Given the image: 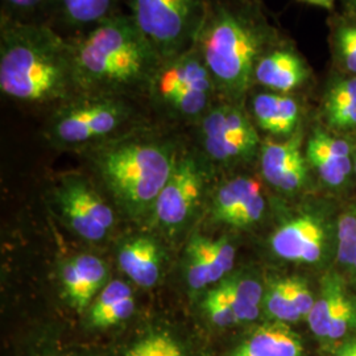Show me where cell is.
I'll list each match as a JSON object with an SVG mask.
<instances>
[{"instance_id":"1f68e13d","label":"cell","mask_w":356,"mask_h":356,"mask_svg":"<svg viewBox=\"0 0 356 356\" xmlns=\"http://www.w3.org/2000/svg\"><path fill=\"white\" fill-rule=\"evenodd\" d=\"M135 312V300L134 296H129L127 298L122 300L116 305L106 310L101 316L91 319L92 326L95 327H110L115 326L123 321L129 318Z\"/></svg>"},{"instance_id":"d590c367","label":"cell","mask_w":356,"mask_h":356,"mask_svg":"<svg viewBox=\"0 0 356 356\" xmlns=\"http://www.w3.org/2000/svg\"><path fill=\"white\" fill-rule=\"evenodd\" d=\"M338 51L346 69L356 74V26H344L341 29Z\"/></svg>"},{"instance_id":"d4e9b609","label":"cell","mask_w":356,"mask_h":356,"mask_svg":"<svg viewBox=\"0 0 356 356\" xmlns=\"http://www.w3.org/2000/svg\"><path fill=\"white\" fill-rule=\"evenodd\" d=\"M53 0H0V17L20 23H51Z\"/></svg>"},{"instance_id":"8fae6325","label":"cell","mask_w":356,"mask_h":356,"mask_svg":"<svg viewBox=\"0 0 356 356\" xmlns=\"http://www.w3.org/2000/svg\"><path fill=\"white\" fill-rule=\"evenodd\" d=\"M270 244L275 254L285 260L316 263L323 254L326 234L317 219L301 216L277 229Z\"/></svg>"},{"instance_id":"f546056e","label":"cell","mask_w":356,"mask_h":356,"mask_svg":"<svg viewBox=\"0 0 356 356\" xmlns=\"http://www.w3.org/2000/svg\"><path fill=\"white\" fill-rule=\"evenodd\" d=\"M204 307L211 322L219 327H227L231 325L239 323V319L236 317L232 306L229 305V301L226 300L219 286L207 294Z\"/></svg>"},{"instance_id":"5bb4252c","label":"cell","mask_w":356,"mask_h":356,"mask_svg":"<svg viewBox=\"0 0 356 356\" xmlns=\"http://www.w3.org/2000/svg\"><path fill=\"white\" fill-rule=\"evenodd\" d=\"M254 78V83L269 91L289 94L304 85L307 69L296 51L276 48L269 49L259 60Z\"/></svg>"},{"instance_id":"44dd1931","label":"cell","mask_w":356,"mask_h":356,"mask_svg":"<svg viewBox=\"0 0 356 356\" xmlns=\"http://www.w3.org/2000/svg\"><path fill=\"white\" fill-rule=\"evenodd\" d=\"M260 191V184L254 178L238 177L225 184L214 204V216L229 225L231 218L252 195Z\"/></svg>"},{"instance_id":"30bf717a","label":"cell","mask_w":356,"mask_h":356,"mask_svg":"<svg viewBox=\"0 0 356 356\" xmlns=\"http://www.w3.org/2000/svg\"><path fill=\"white\" fill-rule=\"evenodd\" d=\"M126 11V0H53L49 26L67 38Z\"/></svg>"},{"instance_id":"277c9868","label":"cell","mask_w":356,"mask_h":356,"mask_svg":"<svg viewBox=\"0 0 356 356\" xmlns=\"http://www.w3.org/2000/svg\"><path fill=\"white\" fill-rule=\"evenodd\" d=\"M95 160L116 195L138 209L157 200L177 163L168 143L141 139L107 144Z\"/></svg>"},{"instance_id":"2e32d148","label":"cell","mask_w":356,"mask_h":356,"mask_svg":"<svg viewBox=\"0 0 356 356\" xmlns=\"http://www.w3.org/2000/svg\"><path fill=\"white\" fill-rule=\"evenodd\" d=\"M107 270L101 259L92 254H82L65 264L63 284L65 293L79 312H83L101 289Z\"/></svg>"},{"instance_id":"ffe728a7","label":"cell","mask_w":356,"mask_h":356,"mask_svg":"<svg viewBox=\"0 0 356 356\" xmlns=\"http://www.w3.org/2000/svg\"><path fill=\"white\" fill-rule=\"evenodd\" d=\"M325 114L331 127L337 129L356 128V76L342 79L327 92Z\"/></svg>"},{"instance_id":"d6986e66","label":"cell","mask_w":356,"mask_h":356,"mask_svg":"<svg viewBox=\"0 0 356 356\" xmlns=\"http://www.w3.org/2000/svg\"><path fill=\"white\" fill-rule=\"evenodd\" d=\"M119 266L132 281L143 288H152L160 277L157 245L145 238L131 241L119 251Z\"/></svg>"},{"instance_id":"74e56055","label":"cell","mask_w":356,"mask_h":356,"mask_svg":"<svg viewBox=\"0 0 356 356\" xmlns=\"http://www.w3.org/2000/svg\"><path fill=\"white\" fill-rule=\"evenodd\" d=\"M301 1H305V3L312 4V6L322 7V8H327V10H330L331 7L334 6V3H335V0H301Z\"/></svg>"},{"instance_id":"836d02e7","label":"cell","mask_w":356,"mask_h":356,"mask_svg":"<svg viewBox=\"0 0 356 356\" xmlns=\"http://www.w3.org/2000/svg\"><path fill=\"white\" fill-rule=\"evenodd\" d=\"M285 285H286V291H288L289 297L292 298L293 304L300 312L301 317L306 318L316 302L307 285L304 281L298 280V279H286Z\"/></svg>"},{"instance_id":"4dcf8cb0","label":"cell","mask_w":356,"mask_h":356,"mask_svg":"<svg viewBox=\"0 0 356 356\" xmlns=\"http://www.w3.org/2000/svg\"><path fill=\"white\" fill-rule=\"evenodd\" d=\"M129 296H132V292L126 282L115 280L107 284L91 306L90 318L92 319L101 316L106 310H108L110 307L116 305L118 302H120L122 300L127 298Z\"/></svg>"},{"instance_id":"d6a6232c","label":"cell","mask_w":356,"mask_h":356,"mask_svg":"<svg viewBox=\"0 0 356 356\" xmlns=\"http://www.w3.org/2000/svg\"><path fill=\"white\" fill-rule=\"evenodd\" d=\"M264 213V198L261 193H256L231 218L229 225L235 227H247L257 222Z\"/></svg>"},{"instance_id":"f35d334b","label":"cell","mask_w":356,"mask_h":356,"mask_svg":"<svg viewBox=\"0 0 356 356\" xmlns=\"http://www.w3.org/2000/svg\"><path fill=\"white\" fill-rule=\"evenodd\" d=\"M337 356H356V341L347 344Z\"/></svg>"},{"instance_id":"7a4b0ae2","label":"cell","mask_w":356,"mask_h":356,"mask_svg":"<svg viewBox=\"0 0 356 356\" xmlns=\"http://www.w3.org/2000/svg\"><path fill=\"white\" fill-rule=\"evenodd\" d=\"M81 94L127 98L149 94L164 63L127 11L70 38Z\"/></svg>"},{"instance_id":"83f0119b","label":"cell","mask_w":356,"mask_h":356,"mask_svg":"<svg viewBox=\"0 0 356 356\" xmlns=\"http://www.w3.org/2000/svg\"><path fill=\"white\" fill-rule=\"evenodd\" d=\"M356 256V206L346 211L338 223V259L343 266H353Z\"/></svg>"},{"instance_id":"ba28073f","label":"cell","mask_w":356,"mask_h":356,"mask_svg":"<svg viewBox=\"0 0 356 356\" xmlns=\"http://www.w3.org/2000/svg\"><path fill=\"white\" fill-rule=\"evenodd\" d=\"M202 189V173L194 159L178 160L164 189L154 201L157 219L166 226L182 223L197 204Z\"/></svg>"},{"instance_id":"60d3db41","label":"cell","mask_w":356,"mask_h":356,"mask_svg":"<svg viewBox=\"0 0 356 356\" xmlns=\"http://www.w3.org/2000/svg\"><path fill=\"white\" fill-rule=\"evenodd\" d=\"M355 172H356V160H355Z\"/></svg>"},{"instance_id":"4fadbf2b","label":"cell","mask_w":356,"mask_h":356,"mask_svg":"<svg viewBox=\"0 0 356 356\" xmlns=\"http://www.w3.org/2000/svg\"><path fill=\"white\" fill-rule=\"evenodd\" d=\"M261 170L269 184L282 191L298 189L306 179L305 160L301 154V140L267 141L261 147Z\"/></svg>"},{"instance_id":"e0dca14e","label":"cell","mask_w":356,"mask_h":356,"mask_svg":"<svg viewBox=\"0 0 356 356\" xmlns=\"http://www.w3.org/2000/svg\"><path fill=\"white\" fill-rule=\"evenodd\" d=\"M257 126L276 136H289L300 119L298 103L288 94L260 92L252 102Z\"/></svg>"},{"instance_id":"6da1fadb","label":"cell","mask_w":356,"mask_h":356,"mask_svg":"<svg viewBox=\"0 0 356 356\" xmlns=\"http://www.w3.org/2000/svg\"><path fill=\"white\" fill-rule=\"evenodd\" d=\"M0 91L28 104L81 94L72 40L48 24L0 17Z\"/></svg>"},{"instance_id":"8d00e7d4","label":"cell","mask_w":356,"mask_h":356,"mask_svg":"<svg viewBox=\"0 0 356 356\" xmlns=\"http://www.w3.org/2000/svg\"><path fill=\"white\" fill-rule=\"evenodd\" d=\"M219 288L223 293V296L226 297V300L229 301V305L232 306L239 322H251L259 317V314H260L259 306L243 301L238 296H235L234 293L231 292L225 284H222Z\"/></svg>"},{"instance_id":"484cf974","label":"cell","mask_w":356,"mask_h":356,"mask_svg":"<svg viewBox=\"0 0 356 356\" xmlns=\"http://www.w3.org/2000/svg\"><path fill=\"white\" fill-rule=\"evenodd\" d=\"M126 356H185V353L172 335L154 332L134 344Z\"/></svg>"},{"instance_id":"7402d4cb","label":"cell","mask_w":356,"mask_h":356,"mask_svg":"<svg viewBox=\"0 0 356 356\" xmlns=\"http://www.w3.org/2000/svg\"><path fill=\"white\" fill-rule=\"evenodd\" d=\"M61 206L63 211L67 218L70 226L76 234L88 241H101L106 236L107 229L99 225L92 216L88 211V209L79 201L76 191L69 182L61 191Z\"/></svg>"},{"instance_id":"9c48e42d","label":"cell","mask_w":356,"mask_h":356,"mask_svg":"<svg viewBox=\"0 0 356 356\" xmlns=\"http://www.w3.org/2000/svg\"><path fill=\"white\" fill-rule=\"evenodd\" d=\"M194 86H216L197 45L163 63L153 79L149 95L163 103L179 90Z\"/></svg>"},{"instance_id":"ac0fdd59","label":"cell","mask_w":356,"mask_h":356,"mask_svg":"<svg viewBox=\"0 0 356 356\" xmlns=\"http://www.w3.org/2000/svg\"><path fill=\"white\" fill-rule=\"evenodd\" d=\"M300 338L284 322L267 323L254 330L231 356H301Z\"/></svg>"},{"instance_id":"7c38bea8","label":"cell","mask_w":356,"mask_h":356,"mask_svg":"<svg viewBox=\"0 0 356 356\" xmlns=\"http://www.w3.org/2000/svg\"><path fill=\"white\" fill-rule=\"evenodd\" d=\"M235 250L227 239L194 236L188 248V282L200 291L220 280L234 267Z\"/></svg>"},{"instance_id":"3957f363","label":"cell","mask_w":356,"mask_h":356,"mask_svg":"<svg viewBox=\"0 0 356 356\" xmlns=\"http://www.w3.org/2000/svg\"><path fill=\"white\" fill-rule=\"evenodd\" d=\"M218 92L236 102L254 83V69L269 51L267 29L223 0H210L195 42Z\"/></svg>"},{"instance_id":"8992f818","label":"cell","mask_w":356,"mask_h":356,"mask_svg":"<svg viewBox=\"0 0 356 356\" xmlns=\"http://www.w3.org/2000/svg\"><path fill=\"white\" fill-rule=\"evenodd\" d=\"M54 119L51 135L67 147L107 139L124 124L129 115L126 98L79 94L65 102Z\"/></svg>"},{"instance_id":"9a60e30c","label":"cell","mask_w":356,"mask_h":356,"mask_svg":"<svg viewBox=\"0 0 356 356\" xmlns=\"http://www.w3.org/2000/svg\"><path fill=\"white\" fill-rule=\"evenodd\" d=\"M307 160L318 172L319 177L330 186H339L353 169L348 143L325 132L314 134L307 143Z\"/></svg>"},{"instance_id":"4316f807","label":"cell","mask_w":356,"mask_h":356,"mask_svg":"<svg viewBox=\"0 0 356 356\" xmlns=\"http://www.w3.org/2000/svg\"><path fill=\"white\" fill-rule=\"evenodd\" d=\"M266 307L272 317L284 323L297 322L302 318L288 294L285 280L277 281L270 285L266 294Z\"/></svg>"},{"instance_id":"52a82bcc","label":"cell","mask_w":356,"mask_h":356,"mask_svg":"<svg viewBox=\"0 0 356 356\" xmlns=\"http://www.w3.org/2000/svg\"><path fill=\"white\" fill-rule=\"evenodd\" d=\"M204 152L216 161H232L252 156L259 147L254 124L236 103L213 106L200 120Z\"/></svg>"},{"instance_id":"5b68a950","label":"cell","mask_w":356,"mask_h":356,"mask_svg":"<svg viewBox=\"0 0 356 356\" xmlns=\"http://www.w3.org/2000/svg\"><path fill=\"white\" fill-rule=\"evenodd\" d=\"M210 0H126V11L163 60L197 42Z\"/></svg>"},{"instance_id":"ab89813d","label":"cell","mask_w":356,"mask_h":356,"mask_svg":"<svg viewBox=\"0 0 356 356\" xmlns=\"http://www.w3.org/2000/svg\"><path fill=\"white\" fill-rule=\"evenodd\" d=\"M351 267L354 268V269L356 270V256L355 259H354V263H353V266H351Z\"/></svg>"},{"instance_id":"603a6c76","label":"cell","mask_w":356,"mask_h":356,"mask_svg":"<svg viewBox=\"0 0 356 356\" xmlns=\"http://www.w3.org/2000/svg\"><path fill=\"white\" fill-rule=\"evenodd\" d=\"M343 292L344 286L335 277H327L322 281L319 298L316 300L312 312L306 317L310 329L319 338L327 337L331 318Z\"/></svg>"},{"instance_id":"f1b7e54d","label":"cell","mask_w":356,"mask_h":356,"mask_svg":"<svg viewBox=\"0 0 356 356\" xmlns=\"http://www.w3.org/2000/svg\"><path fill=\"white\" fill-rule=\"evenodd\" d=\"M355 325L356 304L351 300L350 296H347V293L343 292L331 318L326 338L331 341H337L344 337Z\"/></svg>"},{"instance_id":"e575fe53","label":"cell","mask_w":356,"mask_h":356,"mask_svg":"<svg viewBox=\"0 0 356 356\" xmlns=\"http://www.w3.org/2000/svg\"><path fill=\"white\" fill-rule=\"evenodd\" d=\"M223 284L241 300L252 305L260 306L264 298L263 288L257 281L251 279H232L225 281Z\"/></svg>"},{"instance_id":"cb8c5ba5","label":"cell","mask_w":356,"mask_h":356,"mask_svg":"<svg viewBox=\"0 0 356 356\" xmlns=\"http://www.w3.org/2000/svg\"><path fill=\"white\" fill-rule=\"evenodd\" d=\"M216 94H219L216 86L186 88L179 90L161 104H164L179 116L189 119L200 118L201 120L206 113L213 107L211 99Z\"/></svg>"}]
</instances>
